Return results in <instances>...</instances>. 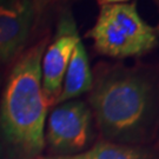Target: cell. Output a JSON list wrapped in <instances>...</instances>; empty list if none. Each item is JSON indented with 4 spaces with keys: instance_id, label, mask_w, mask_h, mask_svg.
Masks as SVG:
<instances>
[{
    "instance_id": "cell-6",
    "label": "cell",
    "mask_w": 159,
    "mask_h": 159,
    "mask_svg": "<svg viewBox=\"0 0 159 159\" xmlns=\"http://www.w3.org/2000/svg\"><path fill=\"white\" fill-rule=\"evenodd\" d=\"M35 0H0V61L23 51L35 19Z\"/></svg>"
},
{
    "instance_id": "cell-9",
    "label": "cell",
    "mask_w": 159,
    "mask_h": 159,
    "mask_svg": "<svg viewBox=\"0 0 159 159\" xmlns=\"http://www.w3.org/2000/svg\"><path fill=\"white\" fill-rule=\"evenodd\" d=\"M100 6L104 5H113V4H125L130 0H97Z\"/></svg>"
},
{
    "instance_id": "cell-2",
    "label": "cell",
    "mask_w": 159,
    "mask_h": 159,
    "mask_svg": "<svg viewBox=\"0 0 159 159\" xmlns=\"http://www.w3.org/2000/svg\"><path fill=\"white\" fill-rule=\"evenodd\" d=\"M48 38L20 54L0 104V132L16 159H38L45 148L47 104L41 89V59Z\"/></svg>"
},
{
    "instance_id": "cell-7",
    "label": "cell",
    "mask_w": 159,
    "mask_h": 159,
    "mask_svg": "<svg viewBox=\"0 0 159 159\" xmlns=\"http://www.w3.org/2000/svg\"><path fill=\"white\" fill-rule=\"evenodd\" d=\"M93 85V74L90 66L89 56L81 40L77 43L71 59L68 61L64 77L63 89L58 99V104L77 99L78 97L90 92Z\"/></svg>"
},
{
    "instance_id": "cell-3",
    "label": "cell",
    "mask_w": 159,
    "mask_h": 159,
    "mask_svg": "<svg viewBox=\"0 0 159 159\" xmlns=\"http://www.w3.org/2000/svg\"><path fill=\"white\" fill-rule=\"evenodd\" d=\"M87 37L100 54L114 59L142 57L159 44L158 31L143 20L134 2L102 6Z\"/></svg>"
},
{
    "instance_id": "cell-8",
    "label": "cell",
    "mask_w": 159,
    "mask_h": 159,
    "mask_svg": "<svg viewBox=\"0 0 159 159\" xmlns=\"http://www.w3.org/2000/svg\"><path fill=\"white\" fill-rule=\"evenodd\" d=\"M44 159H159V156L148 146L100 140L81 153L73 156H51Z\"/></svg>"
},
{
    "instance_id": "cell-1",
    "label": "cell",
    "mask_w": 159,
    "mask_h": 159,
    "mask_svg": "<svg viewBox=\"0 0 159 159\" xmlns=\"http://www.w3.org/2000/svg\"><path fill=\"white\" fill-rule=\"evenodd\" d=\"M90 108L104 140L148 146L159 125V74L150 66L102 67L90 91Z\"/></svg>"
},
{
    "instance_id": "cell-10",
    "label": "cell",
    "mask_w": 159,
    "mask_h": 159,
    "mask_svg": "<svg viewBox=\"0 0 159 159\" xmlns=\"http://www.w3.org/2000/svg\"><path fill=\"white\" fill-rule=\"evenodd\" d=\"M2 156H4V145H2V143L0 140V159L2 158Z\"/></svg>"
},
{
    "instance_id": "cell-11",
    "label": "cell",
    "mask_w": 159,
    "mask_h": 159,
    "mask_svg": "<svg viewBox=\"0 0 159 159\" xmlns=\"http://www.w3.org/2000/svg\"><path fill=\"white\" fill-rule=\"evenodd\" d=\"M157 1H158V5H159V0H157Z\"/></svg>"
},
{
    "instance_id": "cell-5",
    "label": "cell",
    "mask_w": 159,
    "mask_h": 159,
    "mask_svg": "<svg viewBox=\"0 0 159 159\" xmlns=\"http://www.w3.org/2000/svg\"><path fill=\"white\" fill-rule=\"evenodd\" d=\"M79 40L73 17L71 13L63 14L58 24L57 34L46 47L41 59V89L47 107L57 105L68 61Z\"/></svg>"
},
{
    "instance_id": "cell-4",
    "label": "cell",
    "mask_w": 159,
    "mask_h": 159,
    "mask_svg": "<svg viewBox=\"0 0 159 159\" xmlns=\"http://www.w3.org/2000/svg\"><path fill=\"white\" fill-rule=\"evenodd\" d=\"M94 118L90 106L73 99L54 106L45 125V145L53 156H73L94 144Z\"/></svg>"
}]
</instances>
